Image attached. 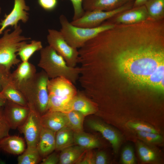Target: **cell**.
Here are the masks:
<instances>
[{
	"instance_id": "obj_26",
	"label": "cell",
	"mask_w": 164,
	"mask_h": 164,
	"mask_svg": "<svg viewBox=\"0 0 164 164\" xmlns=\"http://www.w3.org/2000/svg\"><path fill=\"white\" fill-rule=\"evenodd\" d=\"M41 156L36 147H27L24 152L19 156L18 164H36L40 161Z\"/></svg>"
},
{
	"instance_id": "obj_20",
	"label": "cell",
	"mask_w": 164,
	"mask_h": 164,
	"mask_svg": "<svg viewBox=\"0 0 164 164\" xmlns=\"http://www.w3.org/2000/svg\"><path fill=\"white\" fill-rule=\"evenodd\" d=\"M87 150L78 146L73 145L61 151L59 156L60 164H77Z\"/></svg>"
},
{
	"instance_id": "obj_4",
	"label": "cell",
	"mask_w": 164,
	"mask_h": 164,
	"mask_svg": "<svg viewBox=\"0 0 164 164\" xmlns=\"http://www.w3.org/2000/svg\"><path fill=\"white\" fill-rule=\"evenodd\" d=\"M74 84L63 77L49 79L47 84L49 99L47 111L64 112L77 92Z\"/></svg>"
},
{
	"instance_id": "obj_30",
	"label": "cell",
	"mask_w": 164,
	"mask_h": 164,
	"mask_svg": "<svg viewBox=\"0 0 164 164\" xmlns=\"http://www.w3.org/2000/svg\"><path fill=\"white\" fill-rule=\"evenodd\" d=\"M121 160L125 164H133L135 159L133 150L131 147L126 146L123 149L121 155Z\"/></svg>"
},
{
	"instance_id": "obj_6",
	"label": "cell",
	"mask_w": 164,
	"mask_h": 164,
	"mask_svg": "<svg viewBox=\"0 0 164 164\" xmlns=\"http://www.w3.org/2000/svg\"><path fill=\"white\" fill-rule=\"evenodd\" d=\"M134 2L128 3L120 7L110 11L95 10L85 11L79 19L70 23L76 26L94 28L98 26L105 20L111 18L116 15L133 8Z\"/></svg>"
},
{
	"instance_id": "obj_8",
	"label": "cell",
	"mask_w": 164,
	"mask_h": 164,
	"mask_svg": "<svg viewBox=\"0 0 164 164\" xmlns=\"http://www.w3.org/2000/svg\"><path fill=\"white\" fill-rule=\"evenodd\" d=\"M36 73V67L33 64L29 61L22 62L11 73L10 82L26 98Z\"/></svg>"
},
{
	"instance_id": "obj_25",
	"label": "cell",
	"mask_w": 164,
	"mask_h": 164,
	"mask_svg": "<svg viewBox=\"0 0 164 164\" xmlns=\"http://www.w3.org/2000/svg\"><path fill=\"white\" fill-rule=\"evenodd\" d=\"M43 48L42 43L39 41L33 40L29 43L24 44L17 53L22 62H27L36 51Z\"/></svg>"
},
{
	"instance_id": "obj_19",
	"label": "cell",
	"mask_w": 164,
	"mask_h": 164,
	"mask_svg": "<svg viewBox=\"0 0 164 164\" xmlns=\"http://www.w3.org/2000/svg\"><path fill=\"white\" fill-rule=\"evenodd\" d=\"M0 97L9 101L29 107L28 102L24 95L11 83L10 80L0 91Z\"/></svg>"
},
{
	"instance_id": "obj_14",
	"label": "cell",
	"mask_w": 164,
	"mask_h": 164,
	"mask_svg": "<svg viewBox=\"0 0 164 164\" xmlns=\"http://www.w3.org/2000/svg\"><path fill=\"white\" fill-rule=\"evenodd\" d=\"M42 125L56 132L67 126L68 120L65 113L57 111H47L40 117Z\"/></svg>"
},
{
	"instance_id": "obj_36",
	"label": "cell",
	"mask_w": 164,
	"mask_h": 164,
	"mask_svg": "<svg viewBox=\"0 0 164 164\" xmlns=\"http://www.w3.org/2000/svg\"><path fill=\"white\" fill-rule=\"evenodd\" d=\"M38 3L39 5L45 10L51 11L57 6V0H38Z\"/></svg>"
},
{
	"instance_id": "obj_27",
	"label": "cell",
	"mask_w": 164,
	"mask_h": 164,
	"mask_svg": "<svg viewBox=\"0 0 164 164\" xmlns=\"http://www.w3.org/2000/svg\"><path fill=\"white\" fill-rule=\"evenodd\" d=\"M68 120L67 126L74 132L83 131V124L85 116L81 113L71 111L65 113Z\"/></svg>"
},
{
	"instance_id": "obj_37",
	"label": "cell",
	"mask_w": 164,
	"mask_h": 164,
	"mask_svg": "<svg viewBox=\"0 0 164 164\" xmlns=\"http://www.w3.org/2000/svg\"><path fill=\"white\" fill-rule=\"evenodd\" d=\"M59 156L56 153H51L44 159L41 164H56L59 163Z\"/></svg>"
},
{
	"instance_id": "obj_16",
	"label": "cell",
	"mask_w": 164,
	"mask_h": 164,
	"mask_svg": "<svg viewBox=\"0 0 164 164\" xmlns=\"http://www.w3.org/2000/svg\"><path fill=\"white\" fill-rule=\"evenodd\" d=\"M134 0H83L82 6L85 11L99 10L110 11L120 7Z\"/></svg>"
},
{
	"instance_id": "obj_17",
	"label": "cell",
	"mask_w": 164,
	"mask_h": 164,
	"mask_svg": "<svg viewBox=\"0 0 164 164\" xmlns=\"http://www.w3.org/2000/svg\"><path fill=\"white\" fill-rule=\"evenodd\" d=\"M56 132L42 127L36 148L41 157H45L55 149Z\"/></svg>"
},
{
	"instance_id": "obj_2",
	"label": "cell",
	"mask_w": 164,
	"mask_h": 164,
	"mask_svg": "<svg viewBox=\"0 0 164 164\" xmlns=\"http://www.w3.org/2000/svg\"><path fill=\"white\" fill-rule=\"evenodd\" d=\"M14 28L12 32L9 29H5L0 38V64L10 70L13 66L20 62L17 53L26 41L31 39L22 35V31L20 25Z\"/></svg>"
},
{
	"instance_id": "obj_23",
	"label": "cell",
	"mask_w": 164,
	"mask_h": 164,
	"mask_svg": "<svg viewBox=\"0 0 164 164\" xmlns=\"http://www.w3.org/2000/svg\"><path fill=\"white\" fill-rule=\"evenodd\" d=\"M74 143L86 150L97 148L100 145L98 139L83 131L74 132Z\"/></svg>"
},
{
	"instance_id": "obj_1",
	"label": "cell",
	"mask_w": 164,
	"mask_h": 164,
	"mask_svg": "<svg viewBox=\"0 0 164 164\" xmlns=\"http://www.w3.org/2000/svg\"><path fill=\"white\" fill-rule=\"evenodd\" d=\"M40 57L38 66L46 73L49 78L64 77L74 84L78 80L80 67H71L64 58L49 45L40 50Z\"/></svg>"
},
{
	"instance_id": "obj_29",
	"label": "cell",
	"mask_w": 164,
	"mask_h": 164,
	"mask_svg": "<svg viewBox=\"0 0 164 164\" xmlns=\"http://www.w3.org/2000/svg\"><path fill=\"white\" fill-rule=\"evenodd\" d=\"M10 129L4 116L3 106H0V141L9 135Z\"/></svg>"
},
{
	"instance_id": "obj_22",
	"label": "cell",
	"mask_w": 164,
	"mask_h": 164,
	"mask_svg": "<svg viewBox=\"0 0 164 164\" xmlns=\"http://www.w3.org/2000/svg\"><path fill=\"white\" fill-rule=\"evenodd\" d=\"M164 63L160 65L146 79L142 86L162 92L164 90Z\"/></svg>"
},
{
	"instance_id": "obj_9",
	"label": "cell",
	"mask_w": 164,
	"mask_h": 164,
	"mask_svg": "<svg viewBox=\"0 0 164 164\" xmlns=\"http://www.w3.org/2000/svg\"><path fill=\"white\" fill-rule=\"evenodd\" d=\"M25 122L18 128L24 136L27 147H36L42 128L40 116L34 109L30 108Z\"/></svg>"
},
{
	"instance_id": "obj_34",
	"label": "cell",
	"mask_w": 164,
	"mask_h": 164,
	"mask_svg": "<svg viewBox=\"0 0 164 164\" xmlns=\"http://www.w3.org/2000/svg\"><path fill=\"white\" fill-rule=\"evenodd\" d=\"M137 133L139 137L148 142H159L162 139L161 136L158 133L144 132H138Z\"/></svg>"
},
{
	"instance_id": "obj_3",
	"label": "cell",
	"mask_w": 164,
	"mask_h": 164,
	"mask_svg": "<svg viewBox=\"0 0 164 164\" xmlns=\"http://www.w3.org/2000/svg\"><path fill=\"white\" fill-rule=\"evenodd\" d=\"M59 20L61 25L60 31L68 43L76 49L81 48L99 33L113 28L115 25L108 23L94 28L78 27L72 24L63 15L60 16Z\"/></svg>"
},
{
	"instance_id": "obj_38",
	"label": "cell",
	"mask_w": 164,
	"mask_h": 164,
	"mask_svg": "<svg viewBox=\"0 0 164 164\" xmlns=\"http://www.w3.org/2000/svg\"><path fill=\"white\" fill-rule=\"evenodd\" d=\"M107 163V158L105 153L103 152H98L94 156V164H105Z\"/></svg>"
},
{
	"instance_id": "obj_10",
	"label": "cell",
	"mask_w": 164,
	"mask_h": 164,
	"mask_svg": "<svg viewBox=\"0 0 164 164\" xmlns=\"http://www.w3.org/2000/svg\"><path fill=\"white\" fill-rule=\"evenodd\" d=\"M29 7L26 3L25 0H14L13 8L8 14H5L4 19L0 22V34L9 26L15 27L19 21L26 23L29 19L28 12Z\"/></svg>"
},
{
	"instance_id": "obj_41",
	"label": "cell",
	"mask_w": 164,
	"mask_h": 164,
	"mask_svg": "<svg viewBox=\"0 0 164 164\" xmlns=\"http://www.w3.org/2000/svg\"><path fill=\"white\" fill-rule=\"evenodd\" d=\"M1 12V8L0 7V14Z\"/></svg>"
},
{
	"instance_id": "obj_35",
	"label": "cell",
	"mask_w": 164,
	"mask_h": 164,
	"mask_svg": "<svg viewBox=\"0 0 164 164\" xmlns=\"http://www.w3.org/2000/svg\"><path fill=\"white\" fill-rule=\"evenodd\" d=\"M94 156L91 150H87L77 164H94Z\"/></svg>"
},
{
	"instance_id": "obj_18",
	"label": "cell",
	"mask_w": 164,
	"mask_h": 164,
	"mask_svg": "<svg viewBox=\"0 0 164 164\" xmlns=\"http://www.w3.org/2000/svg\"><path fill=\"white\" fill-rule=\"evenodd\" d=\"M0 149L9 154L20 155L25 150V142L20 137L9 135L0 141Z\"/></svg>"
},
{
	"instance_id": "obj_40",
	"label": "cell",
	"mask_w": 164,
	"mask_h": 164,
	"mask_svg": "<svg viewBox=\"0 0 164 164\" xmlns=\"http://www.w3.org/2000/svg\"><path fill=\"white\" fill-rule=\"evenodd\" d=\"M7 100L0 97V106H4Z\"/></svg>"
},
{
	"instance_id": "obj_5",
	"label": "cell",
	"mask_w": 164,
	"mask_h": 164,
	"mask_svg": "<svg viewBox=\"0 0 164 164\" xmlns=\"http://www.w3.org/2000/svg\"><path fill=\"white\" fill-rule=\"evenodd\" d=\"M48 76L43 70L37 73L26 99L28 106L41 116L47 111L49 96L47 89Z\"/></svg>"
},
{
	"instance_id": "obj_32",
	"label": "cell",
	"mask_w": 164,
	"mask_h": 164,
	"mask_svg": "<svg viewBox=\"0 0 164 164\" xmlns=\"http://www.w3.org/2000/svg\"><path fill=\"white\" fill-rule=\"evenodd\" d=\"M128 125L130 128L138 132H144L154 133H158L157 131L153 128L140 123L129 122Z\"/></svg>"
},
{
	"instance_id": "obj_33",
	"label": "cell",
	"mask_w": 164,
	"mask_h": 164,
	"mask_svg": "<svg viewBox=\"0 0 164 164\" xmlns=\"http://www.w3.org/2000/svg\"><path fill=\"white\" fill-rule=\"evenodd\" d=\"M83 0H70L73 5L74 10L73 20L79 19L84 14L85 11L82 6Z\"/></svg>"
},
{
	"instance_id": "obj_13",
	"label": "cell",
	"mask_w": 164,
	"mask_h": 164,
	"mask_svg": "<svg viewBox=\"0 0 164 164\" xmlns=\"http://www.w3.org/2000/svg\"><path fill=\"white\" fill-rule=\"evenodd\" d=\"M121 13L115 19V22L120 24H134L149 19L148 13L144 5L132 8Z\"/></svg>"
},
{
	"instance_id": "obj_28",
	"label": "cell",
	"mask_w": 164,
	"mask_h": 164,
	"mask_svg": "<svg viewBox=\"0 0 164 164\" xmlns=\"http://www.w3.org/2000/svg\"><path fill=\"white\" fill-rule=\"evenodd\" d=\"M138 149L139 156L143 162H149L155 159L156 155L155 152L143 145L138 143Z\"/></svg>"
},
{
	"instance_id": "obj_31",
	"label": "cell",
	"mask_w": 164,
	"mask_h": 164,
	"mask_svg": "<svg viewBox=\"0 0 164 164\" xmlns=\"http://www.w3.org/2000/svg\"><path fill=\"white\" fill-rule=\"evenodd\" d=\"M11 72L5 66L0 64V91L10 81Z\"/></svg>"
},
{
	"instance_id": "obj_21",
	"label": "cell",
	"mask_w": 164,
	"mask_h": 164,
	"mask_svg": "<svg viewBox=\"0 0 164 164\" xmlns=\"http://www.w3.org/2000/svg\"><path fill=\"white\" fill-rule=\"evenodd\" d=\"M74 132L67 126H65L56 133V150H62L73 145Z\"/></svg>"
},
{
	"instance_id": "obj_7",
	"label": "cell",
	"mask_w": 164,
	"mask_h": 164,
	"mask_svg": "<svg viewBox=\"0 0 164 164\" xmlns=\"http://www.w3.org/2000/svg\"><path fill=\"white\" fill-rule=\"evenodd\" d=\"M48 32L47 39L49 45L64 58L68 66L75 67L79 55L77 49L68 43L60 31L49 29Z\"/></svg>"
},
{
	"instance_id": "obj_24",
	"label": "cell",
	"mask_w": 164,
	"mask_h": 164,
	"mask_svg": "<svg viewBox=\"0 0 164 164\" xmlns=\"http://www.w3.org/2000/svg\"><path fill=\"white\" fill-rule=\"evenodd\" d=\"M149 19L154 21L162 20L164 16V0H148L145 4Z\"/></svg>"
},
{
	"instance_id": "obj_11",
	"label": "cell",
	"mask_w": 164,
	"mask_h": 164,
	"mask_svg": "<svg viewBox=\"0 0 164 164\" xmlns=\"http://www.w3.org/2000/svg\"><path fill=\"white\" fill-rule=\"evenodd\" d=\"M29 107L23 106L7 101L3 107L5 118L10 129H15L22 125L28 117Z\"/></svg>"
},
{
	"instance_id": "obj_12",
	"label": "cell",
	"mask_w": 164,
	"mask_h": 164,
	"mask_svg": "<svg viewBox=\"0 0 164 164\" xmlns=\"http://www.w3.org/2000/svg\"><path fill=\"white\" fill-rule=\"evenodd\" d=\"M71 111L79 112L85 116L95 114L96 108L94 103L83 91H77L76 94L69 103L64 113Z\"/></svg>"
},
{
	"instance_id": "obj_15",
	"label": "cell",
	"mask_w": 164,
	"mask_h": 164,
	"mask_svg": "<svg viewBox=\"0 0 164 164\" xmlns=\"http://www.w3.org/2000/svg\"><path fill=\"white\" fill-rule=\"evenodd\" d=\"M87 125L91 129L100 132L111 144L114 152H117L120 138L116 131L104 124L93 119L88 120Z\"/></svg>"
},
{
	"instance_id": "obj_39",
	"label": "cell",
	"mask_w": 164,
	"mask_h": 164,
	"mask_svg": "<svg viewBox=\"0 0 164 164\" xmlns=\"http://www.w3.org/2000/svg\"><path fill=\"white\" fill-rule=\"evenodd\" d=\"M148 0H134L133 8L138 7L145 5Z\"/></svg>"
}]
</instances>
